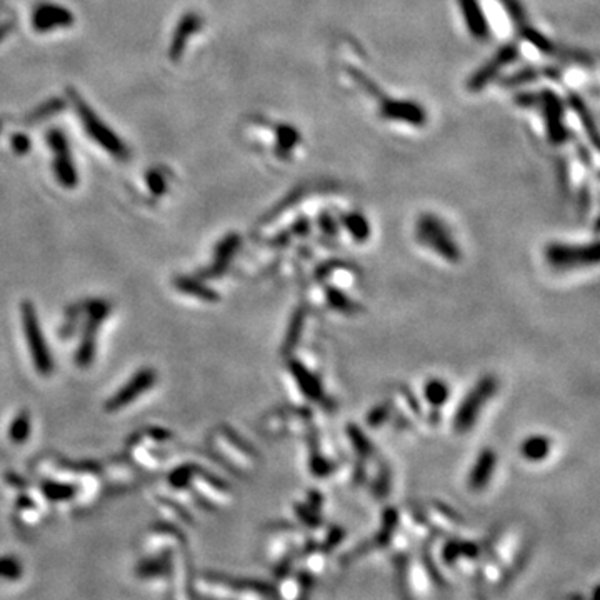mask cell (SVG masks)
I'll use <instances>...</instances> for the list:
<instances>
[{"label":"cell","mask_w":600,"mask_h":600,"mask_svg":"<svg viewBox=\"0 0 600 600\" xmlns=\"http://www.w3.org/2000/svg\"><path fill=\"white\" fill-rule=\"evenodd\" d=\"M0 574L8 575V577H13L16 574H19L17 563L11 561V558H2V561H0Z\"/></svg>","instance_id":"obj_27"},{"label":"cell","mask_w":600,"mask_h":600,"mask_svg":"<svg viewBox=\"0 0 600 600\" xmlns=\"http://www.w3.org/2000/svg\"><path fill=\"white\" fill-rule=\"evenodd\" d=\"M519 57L520 52L517 44H503L502 47L496 50V54H494L489 61H485L482 66L469 77V80H467V89H469L470 92H480V90H484L490 82H494L502 74L503 68H507L508 66H512V63L519 61Z\"/></svg>","instance_id":"obj_6"},{"label":"cell","mask_w":600,"mask_h":600,"mask_svg":"<svg viewBox=\"0 0 600 600\" xmlns=\"http://www.w3.org/2000/svg\"><path fill=\"white\" fill-rule=\"evenodd\" d=\"M0 130H2V122H0Z\"/></svg>","instance_id":"obj_28"},{"label":"cell","mask_w":600,"mask_h":600,"mask_svg":"<svg viewBox=\"0 0 600 600\" xmlns=\"http://www.w3.org/2000/svg\"><path fill=\"white\" fill-rule=\"evenodd\" d=\"M274 137H276V144H274L276 147H274V150H276L277 157L283 160L290 159L292 154L302 144L300 130L295 125H290V123H278V125H276Z\"/></svg>","instance_id":"obj_15"},{"label":"cell","mask_w":600,"mask_h":600,"mask_svg":"<svg viewBox=\"0 0 600 600\" xmlns=\"http://www.w3.org/2000/svg\"><path fill=\"white\" fill-rule=\"evenodd\" d=\"M465 29L475 40H487L490 37V24L479 0H457Z\"/></svg>","instance_id":"obj_14"},{"label":"cell","mask_w":600,"mask_h":600,"mask_svg":"<svg viewBox=\"0 0 600 600\" xmlns=\"http://www.w3.org/2000/svg\"><path fill=\"white\" fill-rule=\"evenodd\" d=\"M74 24V16L71 11L56 4H40L32 16V25L37 32H49L62 29Z\"/></svg>","instance_id":"obj_11"},{"label":"cell","mask_w":600,"mask_h":600,"mask_svg":"<svg viewBox=\"0 0 600 600\" xmlns=\"http://www.w3.org/2000/svg\"><path fill=\"white\" fill-rule=\"evenodd\" d=\"M12 149H13V152L19 154V155L29 152V150H30V140H29V137L22 135V134L13 135L12 137Z\"/></svg>","instance_id":"obj_26"},{"label":"cell","mask_w":600,"mask_h":600,"mask_svg":"<svg viewBox=\"0 0 600 600\" xmlns=\"http://www.w3.org/2000/svg\"><path fill=\"white\" fill-rule=\"evenodd\" d=\"M379 117L386 122L405 123L410 127H424L427 123V111L422 104L410 99H396L384 92L375 100Z\"/></svg>","instance_id":"obj_5"},{"label":"cell","mask_w":600,"mask_h":600,"mask_svg":"<svg viewBox=\"0 0 600 600\" xmlns=\"http://www.w3.org/2000/svg\"><path fill=\"white\" fill-rule=\"evenodd\" d=\"M342 226L349 231V233L357 242H364L370 235V226L365 215L362 212H347L342 217Z\"/></svg>","instance_id":"obj_20"},{"label":"cell","mask_w":600,"mask_h":600,"mask_svg":"<svg viewBox=\"0 0 600 600\" xmlns=\"http://www.w3.org/2000/svg\"><path fill=\"white\" fill-rule=\"evenodd\" d=\"M22 324H24L25 338L29 342V349L34 359L35 369L42 375H49L52 372V359H50L47 343L42 336V329L37 322V315H35L34 305L30 302L22 304Z\"/></svg>","instance_id":"obj_7"},{"label":"cell","mask_w":600,"mask_h":600,"mask_svg":"<svg viewBox=\"0 0 600 600\" xmlns=\"http://www.w3.org/2000/svg\"><path fill=\"white\" fill-rule=\"evenodd\" d=\"M425 397H427L429 404L435 407H441L447 402L448 398V386L443 380L432 379L425 384Z\"/></svg>","instance_id":"obj_22"},{"label":"cell","mask_w":600,"mask_h":600,"mask_svg":"<svg viewBox=\"0 0 600 600\" xmlns=\"http://www.w3.org/2000/svg\"><path fill=\"white\" fill-rule=\"evenodd\" d=\"M147 184H149L150 190H152L154 195L166 194V190H167L166 177H164L159 171H150L147 173Z\"/></svg>","instance_id":"obj_25"},{"label":"cell","mask_w":600,"mask_h":600,"mask_svg":"<svg viewBox=\"0 0 600 600\" xmlns=\"http://www.w3.org/2000/svg\"><path fill=\"white\" fill-rule=\"evenodd\" d=\"M497 391V379L496 377H484L479 380L477 386L474 387L469 396L465 397L464 404L459 407L455 417V430L457 432H467L472 429L475 420H477L479 412L482 410V407L487 404V400L494 396Z\"/></svg>","instance_id":"obj_8"},{"label":"cell","mask_w":600,"mask_h":600,"mask_svg":"<svg viewBox=\"0 0 600 600\" xmlns=\"http://www.w3.org/2000/svg\"><path fill=\"white\" fill-rule=\"evenodd\" d=\"M429 515L443 530H455V527L462 524L460 517L455 512H452L451 508H447V506H443V503H435V506L430 507Z\"/></svg>","instance_id":"obj_21"},{"label":"cell","mask_w":600,"mask_h":600,"mask_svg":"<svg viewBox=\"0 0 600 600\" xmlns=\"http://www.w3.org/2000/svg\"><path fill=\"white\" fill-rule=\"evenodd\" d=\"M177 287L180 288L182 292H187V294L197 297V299L217 300V295H215V292L209 290V288L204 287L202 283L190 281V278H180V281L177 282Z\"/></svg>","instance_id":"obj_23"},{"label":"cell","mask_w":600,"mask_h":600,"mask_svg":"<svg viewBox=\"0 0 600 600\" xmlns=\"http://www.w3.org/2000/svg\"><path fill=\"white\" fill-rule=\"evenodd\" d=\"M68 99L74 104V109L79 116L82 125L90 139H94L104 150H107L109 154L114 155L117 159H127L129 157V149H127L125 142L114 132L111 127L95 114L90 105L80 97L75 90H68Z\"/></svg>","instance_id":"obj_3"},{"label":"cell","mask_w":600,"mask_h":600,"mask_svg":"<svg viewBox=\"0 0 600 600\" xmlns=\"http://www.w3.org/2000/svg\"><path fill=\"white\" fill-rule=\"evenodd\" d=\"M562 75L561 67H524L503 79V87H519L540 79H558Z\"/></svg>","instance_id":"obj_16"},{"label":"cell","mask_w":600,"mask_h":600,"mask_svg":"<svg viewBox=\"0 0 600 600\" xmlns=\"http://www.w3.org/2000/svg\"><path fill=\"white\" fill-rule=\"evenodd\" d=\"M502 6L506 7V12L510 17L514 29L520 39L529 42L535 50H539L542 56H547L553 61L561 63H580V66H592L594 59L589 56V52L579 49L567 47V45L553 42L551 37L540 32L539 29L529 22L527 12L522 7L519 0H501Z\"/></svg>","instance_id":"obj_1"},{"label":"cell","mask_w":600,"mask_h":600,"mask_svg":"<svg viewBox=\"0 0 600 600\" xmlns=\"http://www.w3.org/2000/svg\"><path fill=\"white\" fill-rule=\"evenodd\" d=\"M29 434H30L29 414H27V412H22V414L12 422L11 439H12V442L22 443V442H25V439L29 437Z\"/></svg>","instance_id":"obj_24"},{"label":"cell","mask_w":600,"mask_h":600,"mask_svg":"<svg viewBox=\"0 0 600 600\" xmlns=\"http://www.w3.org/2000/svg\"><path fill=\"white\" fill-rule=\"evenodd\" d=\"M417 239L424 245L442 255L448 262H459L460 249L453 242L451 232L441 219L432 214H424L417 222Z\"/></svg>","instance_id":"obj_4"},{"label":"cell","mask_w":600,"mask_h":600,"mask_svg":"<svg viewBox=\"0 0 600 600\" xmlns=\"http://www.w3.org/2000/svg\"><path fill=\"white\" fill-rule=\"evenodd\" d=\"M515 104L524 109H537L542 117L547 139L553 145H563L570 140L569 127L565 125V107L562 99L552 90H537V92H522L515 95Z\"/></svg>","instance_id":"obj_2"},{"label":"cell","mask_w":600,"mask_h":600,"mask_svg":"<svg viewBox=\"0 0 600 600\" xmlns=\"http://www.w3.org/2000/svg\"><path fill=\"white\" fill-rule=\"evenodd\" d=\"M545 257L557 269H574L575 265L597 264V245L551 244L545 249Z\"/></svg>","instance_id":"obj_10"},{"label":"cell","mask_w":600,"mask_h":600,"mask_svg":"<svg viewBox=\"0 0 600 600\" xmlns=\"http://www.w3.org/2000/svg\"><path fill=\"white\" fill-rule=\"evenodd\" d=\"M47 144L54 152V171H56L57 180L67 189H74L79 178H77L75 166L72 162L71 150H68L67 137L59 129L49 130Z\"/></svg>","instance_id":"obj_9"},{"label":"cell","mask_w":600,"mask_h":600,"mask_svg":"<svg viewBox=\"0 0 600 600\" xmlns=\"http://www.w3.org/2000/svg\"><path fill=\"white\" fill-rule=\"evenodd\" d=\"M155 382V372L152 369H144L135 375L134 379L127 382V386L118 391L111 400H109L107 409L109 410H118L122 407L129 405L130 402H134L137 397L142 396L144 392H147Z\"/></svg>","instance_id":"obj_13"},{"label":"cell","mask_w":600,"mask_h":600,"mask_svg":"<svg viewBox=\"0 0 600 600\" xmlns=\"http://www.w3.org/2000/svg\"><path fill=\"white\" fill-rule=\"evenodd\" d=\"M496 462H497L496 452L490 451V448H485V451H482V453L479 455L477 462H475L474 470H472V474H470V482H469L470 489L480 490L489 484V480H490V477H492L494 470H496Z\"/></svg>","instance_id":"obj_18"},{"label":"cell","mask_w":600,"mask_h":600,"mask_svg":"<svg viewBox=\"0 0 600 600\" xmlns=\"http://www.w3.org/2000/svg\"><path fill=\"white\" fill-rule=\"evenodd\" d=\"M520 451L527 460L540 462L547 459L549 453H551V439L544 437V435H532V437L525 439Z\"/></svg>","instance_id":"obj_19"},{"label":"cell","mask_w":600,"mask_h":600,"mask_svg":"<svg viewBox=\"0 0 600 600\" xmlns=\"http://www.w3.org/2000/svg\"><path fill=\"white\" fill-rule=\"evenodd\" d=\"M202 24H204L202 17L195 12L185 13V16L178 20L176 30H173L172 34L171 45H169V59H171V61L173 62L180 61L185 52L187 44H189V39L195 34V32L202 29Z\"/></svg>","instance_id":"obj_12"},{"label":"cell","mask_w":600,"mask_h":600,"mask_svg":"<svg viewBox=\"0 0 600 600\" xmlns=\"http://www.w3.org/2000/svg\"><path fill=\"white\" fill-rule=\"evenodd\" d=\"M567 105H569L572 111L577 114V117H579L582 127H584V130L589 134V139H590V142H592L594 149H597L599 147L597 122H595L592 112H590L587 105H585L584 99H582L577 92H569V95H567Z\"/></svg>","instance_id":"obj_17"}]
</instances>
